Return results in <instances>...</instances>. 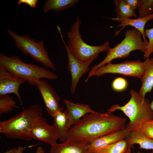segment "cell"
Returning <instances> with one entry per match:
<instances>
[{
  "label": "cell",
  "mask_w": 153,
  "mask_h": 153,
  "mask_svg": "<svg viewBox=\"0 0 153 153\" xmlns=\"http://www.w3.org/2000/svg\"><path fill=\"white\" fill-rule=\"evenodd\" d=\"M63 102L67 111V125L69 129L86 114L97 112L92 109L87 104L75 103L66 99L64 100Z\"/></svg>",
  "instance_id": "4fadbf2b"
},
{
  "label": "cell",
  "mask_w": 153,
  "mask_h": 153,
  "mask_svg": "<svg viewBox=\"0 0 153 153\" xmlns=\"http://www.w3.org/2000/svg\"><path fill=\"white\" fill-rule=\"evenodd\" d=\"M17 148L14 147L11 148L5 152L0 153H17Z\"/></svg>",
  "instance_id": "f546056e"
},
{
  "label": "cell",
  "mask_w": 153,
  "mask_h": 153,
  "mask_svg": "<svg viewBox=\"0 0 153 153\" xmlns=\"http://www.w3.org/2000/svg\"><path fill=\"white\" fill-rule=\"evenodd\" d=\"M130 131L126 126L123 129L94 139L90 143L89 145L91 153L98 149L126 139Z\"/></svg>",
  "instance_id": "9a60e30c"
},
{
  "label": "cell",
  "mask_w": 153,
  "mask_h": 153,
  "mask_svg": "<svg viewBox=\"0 0 153 153\" xmlns=\"http://www.w3.org/2000/svg\"><path fill=\"white\" fill-rule=\"evenodd\" d=\"M137 8L139 18L151 14L153 13V0H139Z\"/></svg>",
  "instance_id": "cb8c5ba5"
},
{
  "label": "cell",
  "mask_w": 153,
  "mask_h": 153,
  "mask_svg": "<svg viewBox=\"0 0 153 153\" xmlns=\"http://www.w3.org/2000/svg\"><path fill=\"white\" fill-rule=\"evenodd\" d=\"M7 31L14 40L15 46L24 55H29L35 61L47 67L56 69L44 47L43 40L36 42L28 35H19L9 29Z\"/></svg>",
  "instance_id": "52a82bcc"
},
{
  "label": "cell",
  "mask_w": 153,
  "mask_h": 153,
  "mask_svg": "<svg viewBox=\"0 0 153 153\" xmlns=\"http://www.w3.org/2000/svg\"><path fill=\"white\" fill-rule=\"evenodd\" d=\"M125 37L123 40L114 47L110 48L107 52L106 56L101 62L93 66L89 72L90 75L98 68L111 63L113 60L128 56L132 51L139 50L144 52L146 46L141 33L137 29L128 30L124 33Z\"/></svg>",
  "instance_id": "8992f818"
},
{
  "label": "cell",
  "mask_w": 153,
  "mask_h": 153,
  "mask_svg": "<svg viewBox=\"0 0 153 153\" xmlns=\"http://www.w3.org/2000/svg\"><path fill=\"white\" fill-rule=\"evenodd\" d=\"M25 82L0 66V95L15 94L22 107L23 103L19 90L21 85Z\"/></svg>",
  "instance_id": "7c38bea8"
},
{
  "label": "cell",
  "mask_w": 153,
  "mask_h": 153,
  "mask_svg": "<svg viewBox=\"0 0 153 153\" xmlns=\"http://www.w3.org/2000/svg\"><path fill=\"white\" fill-rule=\"evenodd\" d=\"M79 0H47L42 7L43 12L47 13L50 10L60 12L74 6Z\"/></svg>",
  "instance_id": "ffe728a7"
},
{
  "label": "cell",
  "mask_w": 153,
  "mask_h": 153,
  "mask_svg": "<svg viewBox=\"0 0 153 153\" xmlns=\"http://www.w3.org/2000/svg\"><path fill=\"white\" fill-rule=\"evenodd\" d=\"M131 147L126 139L98 149L92 153H131Z\"/></svg>",
  "instance_id": "44dd1931"
},
{
  "label": "cell",
  "mask_w": 153,
  "mask_h": 153,
  "mask_svg": "<svg viewBox=\"0 0 153 153\" xmlns=\"http://www.w3.org/2000/svg\"><path fill=\"white\" fill-rule=\"evenodd\" d=\"M144 36L148 39V44L144 54V59L149 58L150 54L153 53V27L144 29Z\"/></svg>",
  "instance_id": "484cf974"
},
{
  "label": "cell",
  "mask_w": 153,
  "mask_h": 153,
  "mask_svg": "<svg viewBox=\"0 0 153 153\" xmlns=\"http://www.w3.org/2000/svg\"><path fill=\"white\" fill-rule=\"evenodd\" d=\"M133 153H141V152H133ZM148 153H153V151H152V152H151Z\"/></svg>",
  "instance_id": "836d02e7"
},
{
  "label": "cell",
  "mask_w": 153,
  "mask_h": 153,
  "mask_svg": "<svg viewBox=\"0 0 153 153\" xmlns=\"http://www.w3.org/2000/svg\"><path fill=\"white\" fill-rule=\"evenodd\" d=\"M112 19L120 23V24L116 27H122L121 29L115 32V36L118 35L126 26H130L134 27L135 29L141 33L143 41L147 47L148 42L144 36V27L148 21L153 19V13L147 16L142 18L138 17L135 19L130 18L118 19L115 18Z\"/></svg>",
  "instance_id": "2e32d148"
},
{
  "label": "cell",
  "mask_w": 153,
  "mask_h": 153,
  "mask_svg": "<svg viewBox=\"0 0 153 153\" xmlns=\"http://www.w3.org/2000/svg\"><path fill=\"white\" fill-rule=\"evenodd\" d=\"M38 2V0H19L18 1V4H26L29 5L30 7L34 8L37 7Z\"/></svg>",
  "instance_id": "83f0119b"
},
{
  "label": "cell",
  "mask_w": 153,
  "mask_h": 153,
  "mask_svg": "<svg viewBox=\"0 0 153 153\" xmlns=\"http://www.w3.org/2000/svg\"><path fill=\"white\" fill-rule=\"evenodd\" d=\"M143 64L144 73L141 79L142 86L139 93L145 98L146 94L150 92L153 88V58L146 59Z\"/></svg>",
  "instance_id": "e0dca14e"
},
{
  "label": "cell",
  "mask_w": 153,
  "mask_h": 153,
  "mask_svg": "<svg viewBox=\"0 0 153 153\" xmlns=\"http://www.w3.org/2000/svg\"><path fill=\"white\" fill-rule=\"evenodd\" d=\"M144 73L143 62L139 60L126 61L117 64L110 63L98 68L91 74L88 75L85 82H87L92 76L99 77L107 73L118 74L141 79Z\"/></svg>",
  "instance_id": "ba28073f"
},
{
  "label": "cell",
  "mask_w": 153,
  "mask_h": 153,
  "mask_svg": "<svg viewBox=\"0 0 153 153\" xmlns=\"http://www.w3.org/2000/svg\"><path fill=\"white\" fill-rule=\"evenodd\" d=\"M128 86L126 80L122 77H118L113 81L112 86V89L116 91H121L125 90Z\"/></svg>",
  "instance_id": "4316f807"
},
{
  "label": "cell",
  "mask_w": 153,
  "mask_h": 153,
  "mask_svg": "<svg viewBox=\"0 0 153 153\" xmlns=\"http://www.w3.org/2000/svg\"><path fill=\"white\" fill-rule=\"evenodd\" d=\"M28 135L32 139L42 141L51 146L57 143L59 138L58 134L53 125L49 124L42 116L33 122Z\"/></svg>",
  "instance_id": "30bf717a"
},
{
  "label": "cell",
  "mask_w": 153,
  "mask_h": 153,
  "mask_svg": "<svg viewBox=\"0 0 153 153\" xmlns=\"http://www.w3.org/2000/svg\"><path fill=\"white\" fill-rule=\"evenodd\" d=\"M133 129L137 130L153 139V119L141 123L135 127Z\"/></svg>",
  "instance_id": "d4e9b609"
},
{
  "label": "cell",
  "mask_w": 153,
  "mask_h": 153,
  "mask_svg": "<svg viewBox=\"0 0 153 153\" xmlns=\"http://www.w3.org/2000/svg\"><path fill=\"white\" fill-rule=\"evenodd\" d=\"M20 106L16 105L13 98L8 95H0V115L7 114L14 108L18 109Z\"/></svg>",
  "instance_id": "603a6c76"
},
{
  "label": "cell",
  "mask_w": 153,
  "mask_h": 153,
  "mask_svg": "<svg viewBox=\"0 0 153 153\" xmlns=\"http://www.w3.org/2000/svg\"><path fill=\"white\" fill-rule=\"evenodd\" d=\"M35 153H45L44 149L41 146H38L37 148Z\"/></svg>",
  "instance_id": "4dcf8cb0"
},
{
  "label": "cell",
  "mask_w": 153,
  "mask_h": 153,
  "mask_svg": "<svg viewBox=\"0 0 153 153\" xmlns=\"http://www.w3.org/2000/svg\"><path fill=\"white\" fill-rule=\"evenodd\" d=\"M126 121L125 118L108 112L88 114L69 129L67 139L90 143L98 138L124 128Z\"/></svg>",
  "instance_id": "6da1fadb"
},
{
  "label": "cell",
  "mask_w": 153,
  "mask_h": 153,
  "mask_svg": "<svg viewBox=\"0 0 153 153\" xmlns=\"http://www.w3.org/2000/svg\"><path fill=\"white\" fill-rule=\"evenodd\" d=\"M58 29L65 47L68 59L67 69L70 73L71 79L70 91L72 94H74L80 78L89 70L90 65L98 57H94L85 62H81L76 59L64 42L60 29L59 28Z\"/></svg>",
  "instance_id": "9c48e42d"
},
{
  "label": "cell",
  "mask_w": 153,
  "mask_h": 153,
  "mask_svg": "<svg viewBox=\"0 0 153 153\" xmlns=\"http://www.w3.org/2000/svg\"><path fill=\"white\" fill-rule=\"evenodd\" d=\"M126 139L131 146L138 144L140 149L153 150V139L137 130H131Z\"/></svg>",
  "instance_id": "d6986e66"
},
{
  "label": "cell",
  "mask_w": 153,
  "mask_h": 153,
  "mask_svg": "<svg viewBox=\"0 0 153 153\" xmlns=\"http://www.w3.org/2000/svg\"><path fill=\"white\" fill-rule=\"evenodd\" d=\"M81 21L77 17L76 21L67 33L69 39V50L73 56L81 62L87 61L92 58L99 56V53L107 52L110 48L109 42L107 40L100 46H92L86 43L82 39L80 27Z\"/></svg>",
  "instance_id": "5b68a950"
},
{
  "label": "cell",
  "mask_w": 153,
  "mask_h": 153,
  "mask_svg": "<svg viewBox=\"0 0 153 153\" xmlns=\"http://www.w3.org/2000/svg\"><path fill=\"white\" fill-rule=\"evenodd\" d=\"M114 2L116 7L115 18L124 19L137 16L135 11L130 7L125 0H115Z\"/></svg>",
  "instance_id": "7402d4cb"
},
{
  "label": "cell",
  "mask_w": 153,
  "mask_h": 153,
  "mask_svg": "<svg viewBox=\"0 0 153 153\" xmlns=\"http://www.w3.org/2000/svg\"><path fill=\"white\" fill-rule=\"evenodd\" d=\"M18 150L17 153H24L23 151L24 150V148L21 146H19L18 148Z\"/></svg>",
  "instance_id": "1f68e13d"
},
{
  "label": "cell",
  "mask_w": 153,
  "mask_h": 153,
  "mask_svg": "<svg viewBox=\"0 0 153 153\" xmlns=\"http://www.w3.org/2000/svg\"><path fill=\"white\" fill-rule=\"evenodd\" d=\"M125 2L130 7L135 11L137 8L139 0H125Z\"/></svg>",
  "instance_id": "f1b7e54d"
},
{
  "label": "cell",
  "mask_w": 153,
  "mask_h": 153,
  "mask_svg": "<svg viewBox=\"0 0 153 153\" xmlns=\"http://www.w3.org/2000/svg\"><path fill=\"white\" fill-rule=\"evenodd\" d=\"M130 93L131 97L127 103L122 106L113 105L107 111L111 113L117 110L122 111L129 120L126 127L131 131L139 124L153 120V112L149 99L134 90H130Z\"/></svg>",
  "instance_id": "277c9868"
},
{
  "label": "cell",
  "mask_w": 153,
  "mask_h": 153,
  "mask_svg": "<svg viewBox=\"0 0 153 153\" xmlns=\"http://www.w3.org/2000/svg\"><path fill=\"white\" fill-rule=\"evenodd\" d=\"M54 123L52 124L57 131L60 142L66 141L69 129L68 127L67 111V110L57 113L53 117Z\"/></svg>",
  "instance_id": "ac0fdd59"
},
{
  "label": "cell",
  "mask_w": 153,
  "mask_h": 153,
  "mask_svg": "<svg viewBox=\"0 0 153 153\" xmlns=\"http://www.w3.org/2000/svg\"><path fill=\"white\" fill-rule=\"evenodd\" d=\"M150 107L153 112V101L150 103Z\"/></svg>",
  "instance_id": "d6a6232c"
},
{
  "label": "cell",
  "mask_w": 153,
  "mask_h": 153,
  "mask_svg": "<svg viewBox=\"0 0 153 153\" xmlns=\"http://www.w3.org/2000/svg\"><path fill=\"white\" fill-rule=\"evenodd\" d=\"M42 115L40 106H31L14 117L0 121V133L8 139L31 141L28 132L35 121Z\"/></svg>",
  "instance_id": "7a4b0ae2"
},
{
  "label": "cell",
  "mask_w": 153,
  "mask_h": 153,
  "mask_svg": "<svg viewBox=\"0 0 153 153\" xmlns=\"http://www.w3.org/2000/svg\"><path fill=\"white\" fill-rule=\"evenodd\" d=\"M89 144L67 139L51 146L49 153H91Z\"/></svg>",
  "instance_id": "5bb4252c"
},
{
  "label": "cell",
  "mask_w": 153,
  "mask_h": 153,
  "mask_svg": "<svg viewBox=\"0 0 153 153\" xmlns=\"http://www.w3.org/2000/svg\"><path fill=\"white\" fill-rule=\"evenodd\" d=\"M0 66L33 85L35 86L41 78L53 80L58 78L54 72L34 64L23 62L15 55L10 57L1 52Z\"/></svg>",
  "instance_id": "3957f363"
},
{
  "label": "cell",
  "mask_w": 153,
  "mask_h": 153,
  "mask_svg": "<svg viewBox=\"0 0 153 153\" xmlns=\"http://www.w3.org/2000/svg\"><path fill=\"white\" fill-rule=\"evenodd\" d=\"M43 100L46 111L53 117L58 112L63 111L60 105V98L49 83L45 80H39L35 85Z\"/></svg>",
  "instance_id": "8fae6325"
}]
</instances>
